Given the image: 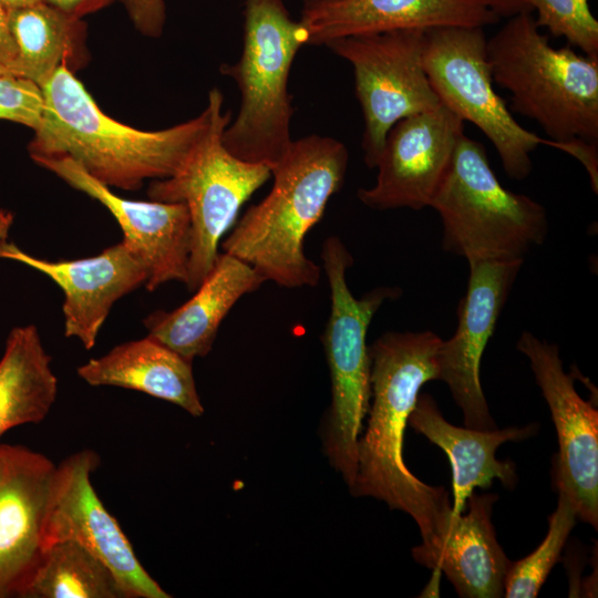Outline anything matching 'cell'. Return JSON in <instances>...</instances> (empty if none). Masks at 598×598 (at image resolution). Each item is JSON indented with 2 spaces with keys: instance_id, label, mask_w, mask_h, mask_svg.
<instances>
[{
  "instance_id": "6da1fadb",
  "label": "cell",
  "mask_w": 598,
  "mask_h": 598,
  "mask_svg": "<svg viewBox=\"0 0 598 598\" xmlns=\"http://www.w3.org/2000/svg\"><path fill=\"white\" fill-rule=\"evenodd\" d=\"M442 339L432 331H390L371 346V399L367 427L358 441L353 496H371L417 524L423 549L434 546L453 515L447 491L415 477L403 458L404 432L421 388L439 380Z\"/></svg>"
},
{
  "instance_id": "7a4b0ae2",
  "label": "cell",
  "mask_w": 598,
  "mask_h": 598,
  "mask_svg": "<svg viewBox=\"0 0 598 598\" xmlns=\"http://www.w3.org/2000/svg\"><path fill=\"white\" fill-rule=\"evenodd\" d=\"M43 115L31 158L69 157L109 187L134 190L172 176L204 133L209 111L168 128L142 131L107 116L61 65L41 86Z\"/></svg>"
},
{
  "instance_id": "3957f363",
  "label": "cell",
  "mask_w": 598,
  "mask_h": 598,
  "mask_svg": "<svg viewBox=\"0 0 598 598\" xmlns=\"http://www.w3.org/2000/svg\"><path fill=\"white\" fill-rule=\"evenodd\" d=\"M348 161L346 145L336 138L293 140L271 168L269 194L247 209L223 240V251L249 264L265 281L317 286L321 269L306 256L303 240L343 186Z\"/></svg>"
},
{
  "instance_id": "277c9868",
  "label": "cell",
  "mask_w": 598,
  "mask_h": 598,
  "mask_svg": "<svg viewBox=\"0 0 598 598\" xmlns=\"http://www.w3.org/2000/svg\"><path fill=\"white\" fill-rule=\"evenodd\" d=\"M532 12L518 13L486 41L493 82L514 112L535 121L551 147L598 143V58L554 48Z\"/></svg>"
},
{
  "instance_id": "5b68a950",
  "label": "cell",
  "mask_w": 598,
  "mask_h": 598,
  "mask_svg": "<svg viewBox=\"0 0 598 598\" xmlns=\"http://www.w3.org/2000/svg\"><path fill=\"white\" fill-rule=\"evenodd\" d=\"M305 44L306 29L283 0H244L243 52L236 63L221 66L241 95L239 113L223 134L234 156L271 169L289 148L293 109L288 80Z\"/></svg>"
},
{
  "instance_id": "8992f818",
  "label": "cell",
  "mask_w": 598,
  "mask_h": 598,
  "mask_svg": "<svg viewBox=\"0 0 598 598\" xmlns=\"http://www.w3.org/2000/svg\"><path fill=\"white\" fill-rule=\"evenodd\" d=\"M430 207L442 220V248L467 261L524 260L548 231L545 208L503 187L483 144L465 134Z\"/></svg>"
},
{
  "instance_id": "52a82bcc",
  "label": "cell",
  "mask_w": 598,
  "mask_h": 598,
  "mask_svg": "<svg viewBox=\"0 0 598 598\" xmlns=\"http://www.w3.org/2000/svg\"><path fill=\"white\" fill-rule=\"evenodd\" d=\"M321 260L330 287L331 307L322 334L331 378V405L323 450L331 466L350 488L358 465V441L371 402L370 354L367 333L373 316L401 289L379 287L355 298L347 283L353 257L338 236H329Z\"/></svg>"
},
{
  "instance_id": "ba28073f",
  "label": "cell",
  "mask_w": 598,
  "mask_h": 598,
  "mask_svg": "<svg viewBox=\"0 0 598 598\" xmlns=\"http://www.w3.org/2000/svg\"><path fill=\"white\" fill-rule=\"evenodd\" d=\"M224 97L208 93L209 118L204 133L177 171L148 187L152 200L183 203L190 220L187 288L195 291L214 268L218 246L241 205L271 175L269 166L243 161L225 147L223 134L231 113L223 112Z\"/></svg>"
},
{
  "instance_id": "9c48e42d",
  "label": "cell",
  "mask_w": 598,
  "mask_h": 598,
  "mask_svg": "<svg viewBox=\"0 0 598 598\" xmlns=\"http://www.w3.org/2000/svg\"><path fill=\"white\" fill-rule=\"evenodd\" d=\"M486 41L482 27L425 30L423 68L440 102L480 128L505 173L520 181L532 171L530 153L549 140L520 126L494 90Z\"/></svg>"
},
{
  "instance_id": "30bf717a",
  "label": "cell",
  "mask_w": 598,
  "mask_h": 598,
  "mask_svg": "<svg viewBox=\"0 0 598 598\" xmlns=\"http://www.w3.org/2000/svg\"><path fill=\"white\" fill-rule=\"evenodd\" d=\"M424 37L425 30L403 29L326 44L353 69L364 120L361 146L370 168H375L385 136L398 121L441 105L423 68Z\"/></svg>"
},
{
  "instance_id": "8fae6325",
  "label": "cell",
  "mask_w": 598,
  "mask_h": 598,
  "mask_svg": "<svg viewBox=\"0 0 598 598\" xmlns=\"http://www.w3.org/2000/svg\"><path fill=\"white\" fill-rule=\"evenodd\" d=\"M99 463V455L85 448L55 467L42 524V550L56 542H75L113 573L126 598H169L97 495L91 475Z\"/></svg>"
},
{
  "instance_id": "7c38bea8",
  "label": "cell",
  "mask_w": 598,
  "mask_h": 598,
  "mask_svg": "<svg viewBox=\"0 0 598 598\" xmlns=\"http://www.w3.org/2000/svg\"><path fill=\"white\" fill-rule=\"evenodd\" d=\"M532 371L551 414L558 453L557 491L567 496L577 517L598 526V411L576 391L563 368L559 348L524 331L516 344Z\"/></svg>"
},
{
  "instance_id": "4fadbf2b",
  "label": "cell",
  "mask_w": 598,
  "mask_h": 598,
  "mask_svg": "<svg viewBox=\"0 0 598 598\" xmlns=\"http://www.w3.org/2000/svg\"><path fill=\"white\" fill-rule=\"evenodd\" d=\"M464 121L441 103L398 121L385 136L373 186L358 189L375 210L430 206L450 166Z\"/></svg>"
},
{
  "instance_id": "5bb4252c",
  "label": "cell",
  "mask_w": 598,
  "mask_h": 598,
  "mask_svg": "<svg viewBox=\"0 0 598 598\" xmlns=\"http://www.w3.org/2000/svg\"><path fill=\"white\" fill-rule=\"evenodd\" d=\"M523 261H468L467 289L458 303L456 331L439 348V380L447 384L470 429H496L481 384V360Z\"/></svg>"
},
{
  "instance_id": "9a60e30c",
  "label": "cell",
  "mask_w": 598,
  "mask_h": 598,
  "mask_svg": "<svg viewBox=\"0 0 598 598\" xmlns=\"http://www.w3.org/2000/svg\"><path fill=\"white\" fill-rule=\"evenodd\" d=\"M32 159L106 207L122 228L125 245L146 266L148 291L169 281L187 283L190 220L185 204L123 198L69 157Z\"/></svg>"
},
{
  "instance_id": "2e32d148",
  "label": "cell",
  "mask_w": 598,
  "mask_h": 598,
  "mask_svg": "<svg viewBox=\"0 0 598 598\" xmlns=\"http://www.w3.org/2000/svg\"><path fill=\"white\" fill-rule=\"evenodd\" d=\"M0 258L29 266L53 280L63 291L64 334L92 349L114 303L148 280L144 262L122 240L96 256L50 261L0 239Z\"/></svg>"
},
{
  "instance_id": "e0dca14e",
  "label": "cell",
  "mask_w": 598,
  "mask_h": 598,
  "mask_svg": "<svg viewBox=\"0 0 598 598\" xmlns=\"http://www.w3.org/2000/svg\"><path fill=\"white\" fill-rule=\"evenodd\" d=\"M55 467L40 452L0 444V598L19 596L42 553Z\"/></svg>"
},
{
  "instance_id": "ac0fdd59",
  "label": "cell",
  "mask_w": 598,
  "mask_h": 598,
  "mask_svg": "<svg viewBox=\"0 0 598 598\" xmlns=\"http://www.w3.org/2000/svg\"><path fill=\"white\" fill-rule=\"evenodd\" d=\"M499 17L475 0H339L303 7L308 44L403 29L482 27Z\"/></svg>"
},
{
  "instance_id": "d6986e66",
  "label": "cell",
  "mask_w": 598,
  "mask_h": 598,
  "mask_svg": "<svg viewBox=\"0 0 598 598\" xmlns=\"http://www.w3.org/2000/svg\"><path fill=\"white\" fill-rule=\"evenodd\" d=\"M498 495L473 494L465 515L453 513L447 528L430 549H412L416 563L443 573L463 598H499L511 560L492 524Z\"/></svg>"
},
{
  "instance_id": "ffe728a7",
  "label": "cell",
  "mask_w": 598,
  "mask_h": 598,
  "mask_svg": "<svg viewBox=\"0 0 598 598\" xmlns=\"http://www.w3.org/2000/svg\"><path fill=\"white\" fill-rule=\"evenodd\" d=\"M408 424L447 454L453 473L452 507L456 514H463L475 487L487 488L494 480L506 488L515 487L518 480L516 465L512 461L497 460L496 451L506 442L535 435L539 429L537 423L484 431L460 427L443 417L429 393L419 394Z\"/></svg>"
},
{
  "instance_id": "44dd1931",
  "label": "cell",
  "mask_w": 598,
  "mask_h": 598,
  "mask_svg": "<svg viewBox=\"0 0 598 598\" xmlns=\"http://www.w3.org/2000/svg\"><path fill=\"white\" fill-rule=\"evenodd\" d=\"M262 282V276L249 264L230 254H219L188 301L173 311L157 310L144 319L147 334L193 362L210 352L218 328L234 305Z\"/></svg>"
},
{
  "instance_id": "7402d4cb",
  "label": "cell",
  "mask_w": 598,
  "mask_h": 598,
  "mask_svg": "<svg viewBox=\"0 0 598 598\" xmlns=\"http://www.w3.org/2000/svg\"><path fill=\"white\" fill-rule=\"evenodd\" d=\"M92 386H117L146 393L202 416L192 361L150 337L127 341L76 369Z\"/></svg>"
},
{
  "instance_id": "603a6c76",
  "label": "cell",
  "mask_w": 598,
  "mask_h": 598,
  "mask_svg": "<svg viewBox=\"0 0 598 598\" xmlns=\"http://www.w3.org/2000/svg\"><path fill=\"white\" fill-rule=\"evenodd\" d=\"M56 395L58 378L38 328H12L0 359V437L12 427L43 421Z\"/></svg>"
},
{
  "instance_id": "cb8c5ba5",
  "label": "cell",
  "mask_w": 598,
  "mask_h": 598,
  "mask_svg": "<svg viewBox=\"0 0 598 598\" xmlns=\"http://www.w3.org/2000/svg\"><path fill=\"white\" fill-rule=\"evenodd\" d=\"M9 29L17 49L16 72L39 86L61 66H78L83 61L86 27L37 2L9 9Z\"/></svg>"
},
{
  "instance_id": "d4e9b609",
  "label": "cell",
  "mask_w": 598,
  "mask_h": 598,
  "mask_svg": "<svg viewBox=\"0 0 598 598\" xmlns=\"http://www.w3.org/2000/svg\"><path fill=\"white\" fill-rule=\"evenodd\" d=\"M18 597L126 598L113 573L72 540L45 547Z\"/></svg>"
},
{
  "instance_id": "484cf974",
  "label": "cell",
  "mask_w": 598,
  "mask_h": 598,
  "mask_svg": "<svg viewBox=\"0 0 598 598\" xmlns=\"http://www.w3.org/2000/svg\"><path fill=\"white\" fill-rule=\"evenodd\" d=\"M577 513L565 494L558 492L555 512L548 517V530L542 544L528 556L511 561L504 582V597L534 598L548 577L567 538L576 525Z\"/></svg>"
},
{
  "instance_id": "4316f807",
  "label": "cell",
  "mask_w": 598,
  "mask_h": 598,
  "mask_svg": "<svg viewBox=\"0 0 598 598\" xmlns=\"http://www.w3.org/2000/svg\"><path fill=\"white\" fill-rule=\"evenodd\" d=\"M529 3L536 12L538 28H546L556 38L564 37L585 55L598 58V21L588 0H529Z\"/></svg>"
},
{
  "instance_id": "83f0119b",
  "label": "cell",
  "mask_w": 598,
  "mask_h": 598,
  "mask_svg": "<svg viewBox=\"0 0 598 598\" xmlns=\"http://www.w3.org/2000/svg\"><path fill=\"white\" fill-rule=\"evenodd\" d=\"M43 94L33 81L14 75L0 76V120L35 131L42 121Z\"/></svg>"
},
{
  "instance_id": "f1b7e54d",
  "label": "cell",
  "mask_w": 598,
  "mask_h": 598,
  "mask_svg": "<svg viewBox=\"0 0 598 598\" xmlns=\"http://www.w3.org/2000/svg\"><path fill=\"white\" fill-rule=\"evenodd\" d=\"M135 28L148 37H158L166 21L164 0H120Z\"/></svg>"
},
{
  "instance_id": "f546056e",
  "label": "cell",
  "mask_w": 598,
  "mask_h": 598,
  "mask_svg": "<svg viewBox=\"0 0 598 598\" xmlns=\"http://www.w3.org/2000/svg\"><path fill=\"white\" fill-rule=\"evenodd\" d=\"M115 0H40L61 13L73 18L82 19L83 17L94 13Z\"/></svg>"
},
{
  "instance_id": "4dcf8cb0",
  "label": "cell",
  "mask_w": 598,
  "mask_h": 598,
  "mask_svg": "<svg viewBox=\"0 0 598 598\" xmlns=\"http://www.w3.org/2000/svg\"><path fill=\"white\" fill-rule=\"evenodd\" d=\"M17 49L9 29V8L0 2V62L16 75Z\"/></svg>"
},
{
  "instance_id": "1f68e13d",
  "label": "cell",
  "mask_w": 598,
  "mask_h": 598,
  "mask_svg": "<svg viewBox=\"0 0 598 598\" xmlns=\"http://www.w3.org/2000/svg\"><path fill=\"white\" fill-rule=\"evenodd\" d=\"M501 17L511 18L518 13L533 12L529 0H475Z\"/></svg>"
},
{
  "instance_id": "d6a6232c",
  "label": "cell",
  "mask_w": 598,
  "mask_h": 598,
  "mask_svg": "<svg viewBox=\"0 0 598 598\" xmlns=\"http://www.w3.org/2000/svg\"><path fill=\"white\" fill-rule=\"evenodd\" d=\"M13 216L10 212L0 209V239H4L9 227L11 226Z\"/></svg>"
},
{
  "instance_id": "836d02e7",
  "label": "cell",
  "mask_w": 598,
  "mask_h": 598,
  "mask_svg": "<svg viewBox=\"0 0 598 598\" xmlns=\"http://www.w3.org/2000/svg\"><path fill=\"white\" fill-rule=\"evenodd\" d=\"M2 4H4L7 8H19L24 6H30L37 2H40V0H0Z\"/></svg>"
},
{
  "instance_id": "e575fe53",
  "label": "cell",
  "mask_w": 598,
  "mask_h": 598,
  "mask_svg": "<svg viewBox=\"0 0 598 598\" xmlns=\"http://www.w3.org/2000/svg\"><path fill=\"white\" fill-rule=\"evenodd\" d=\"M336 1H339V0H302L303 7H311V6L330 3V2H336Z\"/></svg>"
},
{
  "instance_id": "d590c367",
  "label": "cell",
  "mask_w": 598,
  "mask_h": 598,
  "mask_svg": "<svg viewBox=\"0 0 598 598\" xmlns=\"http://www.w3.org/2000/svg\"><path fill=\"white\" fill-rule=\"evenodd\" d=\"M9 74H14V73L7 65L0 62V76L9 75Z\"/></svg>"
}]
</instances>
